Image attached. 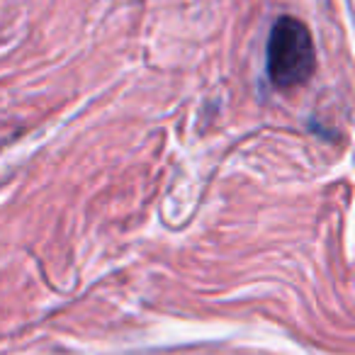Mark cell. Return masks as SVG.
<instances>
[{
  "label": "cell",
  "instance_id": "cell-1",
  "mask_svg": "<svg viewBox=\"0 0 355 355\" xmlns=\"http://www.w3.org/2000/svg\"><path fill=\"white\" fill-rule=\"evenodd\" d=\"M316 66L314 42L306 25L297 17L282 15L268 35L266 69L275 88H297L311 78Z\"/></svg>",
  "mask_w": 355,
  "mask_h": 355
}]
</instances>
